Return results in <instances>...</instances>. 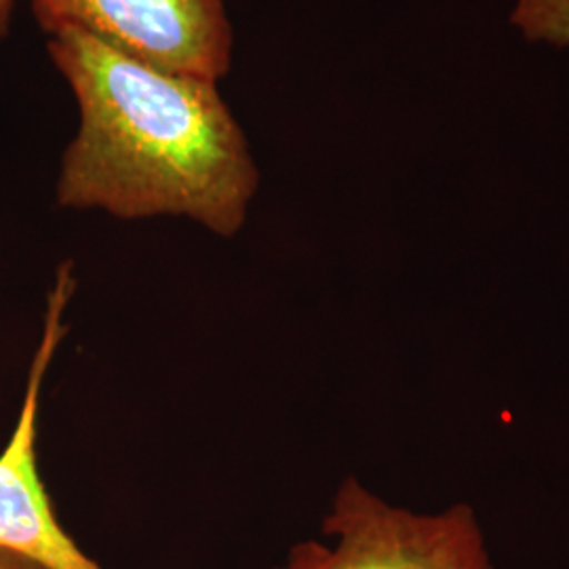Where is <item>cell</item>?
<instances>
[{"label":"cell","mask_w":569,"mask_h":569,"mask_svg":"<svg viewBox=\"0 0 569 569\" xmlns=\"http://www.w3.org/2000/svg\"><path fill=\"white\" fill-rule=\"evenodd\" d=\"M79 124L63 148L56 204L117 220L183 218L232 239L260 167L220 82L171 72L77 30L47 37Z\"/></svg>","instance_id":"6da1fadb"},{"label":"cell","mask_w":569,"mask_h":569,"mask_svg":"<svg viewBox=\"0 0 569 569\" xmlns=\"http://www.w3.org/2000/svg\"><path fill=\"white\" fill-rule=\"evenodd\" d=\"M326 540L293 545L272 569H496L468 505L437 512L395 507L346 477L321 523Z\"/></svg>","instance_id":"7a4b0ae2"},{"label":"cell","mask_w":569,"mask_h":569,"mask_svg":"<svg viewBox=\"0 0 569 569\" xmlns=\"http://www.w3.org/2000/svg\"><path fill=\"white\" fill-rule=\"evenodd\" d=\"M44 37L77 30L124 56L220 82L232 68L226 0H30Z\"/></svg>","instance_id":"3957f363"},{"label":"cell","mask_w":569,"mask_h":569,"mask_svg":"<svg viewBox=\"0 0 569 569\" xmlns=\"http://www.w3.org/2000/svg\"><path fill=\"white\" fill-rule=\"evenodd\" d=\"M77 284L74 264L61 262L47 296L41 338L28 369L20 413L0 451V550L44 569H103L61 526L37 458L44 380L68 333L66 312Z\"/></svg>","instance_id":"277c9868"},{"label":"cell","mask_w":569,"mask_h":569,"mask_svg":"<svg viewBox=\"0 0 569 569\" xmlns=\"http://www.w3.org/2000/svg\"><path fill=\"white\" fill-rule=\"evenodd\" d=\"M512 21L531 41L569 47V0H517Z\"/></svg>","instance_id":"5b68a950"},{"label":"cell","mask_w":569,"mask_h":569,"mask_svg":"<svg viewBox=\"0 0 569 569\" xmlns=\"http://www.w3.org/2000/svg\"><path fill=\"white\" fill-rule=\"evenodd\" d=\"M18 0H0V41L11 34Z\"/></svg>","instance_id":"8992f818"},{"label":"cell","mask_w":569,"mask_h":569,"mask_svg":"<svg viewBox=\"0 0 569 569\" xmlns=\"http://www.w3.org/2000/svg\"><path fill=\"white\" fill-rule=\"evenodd\" d=\"M0 569H44L30 561V559H23L20 555H13V552H7V550H0Z\"/></svg>","instance_id":"52a82bcc"}]
</instances>
